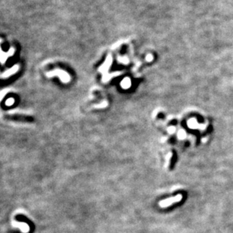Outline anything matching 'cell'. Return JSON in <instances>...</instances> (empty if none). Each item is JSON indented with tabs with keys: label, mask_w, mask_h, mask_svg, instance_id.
Wrapping results in <instances>:
<instances>
[{
	"label": "cell",
	"mask_w": 233,
	"mask_h": 233,
	"mask_svg": "<svg viewBox=\"0 0 233 233\" xmlns=\"http://www.w3.org/2000/svg\"><path fill=\"white\" fill-rule=\"evenodd\" d=\"M181 199H182L181 195H176V196L174 197V198H168V199L164 200V201H162L161 203H160L159 205L161 207H166L170 206V205L174 204V203L179 202V201H181Z\"/></svg>",
	"instance_id": "2"
},
{
	"label": "cell",
	"mask_w": 233,
	"mask_h": 233,
	"mask_svg": "<svg viewBox=\"0 0 233 233\" xmlns=\"http://www.w3.org/2000/svg\"><path fill=\"white\" fill-rule=\"evenodd\" d=\"M47 76L48 77L58 76L61 80H62V82H64V83H68L70 80V77L68 76V74H67L66 72H64V71H61V70H55V71H52V72H48Z\"/></svg>",
	"instance_id": "1"
},
{
	"label": "cell",
	"mask_w": 233,
	"mask_h": 233,
	"mask_svg": "<svg viewBox=\"0 0 233 233\" xmlns=\"http://www.w3.org/2000/svg\"><path fill=\"white\" fill-rule=\"evenodd\" d=\"M18 68H19V66H18V65H15V66L12 67L11 69L8 70V71H6L5 72L3 73L2 75V78H6V77H10L11 75H12V74H14L15 73H16L17 71H18Z\"/></svg>",
	"instance_id": "4"
},
{
	"label": "cell",
	"mask_w": 233,
	"mask_h": 233,
	"mask_svg": "<svg viewBox=\"0 0 233 233\" xmlns=\"http://www.w3.org/2000/svg\"><path fill=\"white\" fill-rule=\"evenodd\" d=\"M0 43H1V40H0ZM14 53H15V49H14V48H11L10 50L8 52H2L1 48H0V62H1V64H4L5 62V61L7 60L8 58H9V56L13 55Z\"/></svg>",
	"instance_id": "3"
},
{
	"label": "cell",
	"mask_w": 233,
	"mask_h": 233,
	"mask_svg": "<svg viewBox=\"0 0 233 233\" xmlns=\"http://www.w3.org/2000/svg\"><path fill=\"white\" fill-rule=\"evenodd\" d=\"M13 103H14V99H9V100H8L7 102H5V104L7 105H12V104H13Z\"/></svg>",
	"instance_id": "5"
}]
</instances>
